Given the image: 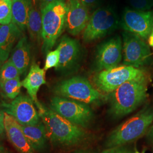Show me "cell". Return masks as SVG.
Returning a JSON list of instances; mask_svg holds the SVG:
<instances>
[{
  "label": "cell",
  "mask_w": 153,
  "mask_h": 153,
  "mask_svg": "<svg viewBox=\"0 0 153 153\" xmlns=\"http://www.w3.org/2000/svg\"><path fill=\"white\" fill-rule=\"evenodd\" d=\"M146 98V76L126 81L110 93V114L114 117L128 115L141 105Z\"/></svg>",
  "instance_id": "1"
},
{
  "label": "cell",
  "mask_w": 153,
  "mask_h": 153,
  "mask_svg": "<svg viewBox=\"0 0 153 153\" xmlns=\"http://www.w3.org/2000/svg\"><path fill=\"white\" fill-rule=\"evenodd\" d=\"M35 105L45 127L47 137L53 142L69 146L85 138L86 133L81 127L71 123L40 102Z\"/></svg>",
  "instance_id": "2"
},
{
  "label": "cell",
  "mask_w": 153,
  "mask_h": 153,
  "mask_svg": "<svg viewBox=\"0 0 153 153\" xmlns=\"http://www.w3.org/2000/svg\"><path fill=\"white\" fill-rule=\"evenodd\" d=\"M153 122V107L146 106L111 133L106 141V146H122L136 141L147 131Z\"/></svg>",
  "instance_id": "3"
},
{
  "label": "cell",
  "mask_w": 153,
  "mask_h": 153,
  "mask_svg": "<svg viewBox=\"0 0 153 153\" xmlns=\"http://www.w3.org/2000/svg\"><path fill=\"white\" fill-rule=\"evenodd\" d=\"M43 41L42 51L48 53L66 28L67 6L64 0H56L41 10Z\"/></svg>",
  "instance_id": "4"
},
{
  "label": "cell",
  "mask_w": 153,
  "mask_h": 153,
  "mask_svg": "<svg viewBox=\"0 0 153 153\" xmlns=\"http://www.w3.org/2000/svg\"><path fill=\"white\" fill-rule=\"evenodd\" d=\"M57 96L85 104L101 103L107 99L97 88L82 76H73L60 82L55 88Z\"/></svg>",
  "instance_id": "5"
},
{
  "label": "cell",
  "mask_w": 153,
  "mask_h": 153,
  "mask_svg": "<svg viewBox=\"0 0 153 153\" xmlns=\"http://www.w3.org/2000/svg\"><path fill=\"white\" fill-rule=\"evenodd\" d=\"M145 76V72L139 68L122 65L99 71L93 81L99 91L111 93L126 81Z\"/></svg>",
  "instance_id": "6"
},
{
  "label": "cell",
  "mask_w": 153,
  "mask_h": 153,
  "mask_svg": "<svg viewBox=\"0 0 153 153\" xmlns=\"http://www.w3.org/2000/svg\"><path fill=\"white\" fill-rule=\"evenodd\" d=\"M50 108L81 128H86L93 117V111L88 104L58 96L51 99Z\"/></svg>",
  "instance_id": "7"
},
{
  "label": "cell",
  "mask_w": 153,
  "mask_h": 153,
  "mask_svg": "<svg viewBox=\"0 0 153 153\" xmlns=\"http://www.w3.org/2000/svg\"><path fill=\"white\" fill-rule=\"evenodd\" d=\"M117 17L109 8H99L94 11L84 30L83 39L86 42H91L111 33L117 27Z\"/></svg>",
  "instance_id": "8"
},
{
  "label": "cell",
  "mask_w": 153,
  "mask_h": 153,
  "mask_svg": "<svg viewBox=\"0 0 153 153\" xmlns=\"http://www.w3.org/2000/svg\"><path fill=\"white\" fill-rule=\"evenodd\" d=\"M1 107L22 126H35L41 121L33 99L27 95H18L10 103L3 102Z\"/></svg>",
  "instance_id": "9"
},
{
  "label": "cell",
  "mask_w": 153,
  "mask_h": 153,
  "mask_svg": "<svg viewBox=\"0 0 153 153\" xmlns=\"http://www.w3.org/2000/svg\"><path fill=\"white\" fill-rule=\"evenodd\" d=\"M123 64L139 68L150 59L149 47L136 35L126 31L123 33Z\"/></svg>",
  "instance_id": "10"
},
{
  "label": "cell",
  "mask_w": 153,
  "mask_h": 153,
  "mask_svg": "<svg viewBox=\"0 0 153 153\" xmlns=\"http://www.w3.org/2000/svg\"><path fill=\"white\" fill-rule=\"evenodd\" d=\"M121 26L126 31L141 38H148L153 32V14L126 8L121 18Z\"/></svg>",
  "instance_id": "11"
},
{
  "label": "cell",
  "mask_w": 153,
  "mask_h": 153,
  "mask_svg": "<svg viewBox=\"0 0 153 153\" xmlns=\"http://www.w3.org/2000/svg\"><path fill=\"white\" fill-rule=\"evenodd\" d=\"M122 42L119 36L110 39L97 50L95 65L98 71L117 67L122 59Z\"/></svg>",
  "instance_id": "12"
},
{
  "label": "cell",
  "mask_w": 153,
  "mask_h": 153,
  "mask_svg": "<svg viewBox=\"0 0 153 153\" xmlns=\"http://www.w3.org/2000/svg\"><path fill=\"white\" fill-rule=\"evenodd\" d=\"M58 47L60 49V60L56 69L64 73L75 69L81 56V47L79 42L64 35L61 39Z\"/></svg>",
  "instance_id": "13"
},
{
  "label": "cell",
  "mask_w": 153,
  "mask_h": 153,
  "mask_svg": "<svg viewBox=\"0 0 153 153\" xmlns=\"http://www.w3.org/2000/svg\"><path fill=\"white\" fill-rule=\"evenodd\" d=\"M66 6V29L71 35L76 36L87 26L90 18L88 10L78 0H69Z\"/></svg>",
  "instance_id": "14"
},
{
  "label": "cell",
  "mask_w": 153,
  "mask_h": 153,
  "mask_svg": "<svg viewBox=\"0 0 153 153\" xmlns=\"http://www.w3.org/2000/svg\"><path fill=\"white\" fill-rule=\"evenodd\" d=\"M4 130L9 141L21 153H35L22 129V126L10 115L4 112Z\"/></svg>",
  "instance_id": "15"
},
{
  "label": "cell",
  "mask_w": 153,
  "mask_h": 153,
  "mask_svg": "<svg viewBox=\"0 0 153 153\" xmlns=\"http://www.w3.org/2000/svg\"><path fill=\"white\" fill-rule=\"evenodd\" d=\"M22 35V31L14 23L0 27V59L4 63L8 60L13 47Z\"/></svg>",
  "instance_id": "16"
},
{
  "label": "cell",
  "mask_w": 153,
  "mask_h": 153,
  "mask_svg": "<svg viewBox=\"0 0 153 153\" xmlns=\"http://www.w3.org/2000/svg\"><path fill=\"white\" fill-rule=\"evenodd\" d=\"M45 83V71L38 64L33 63L27 76L22 81V85L26 89L29 97L33 99L35 104L39 102L37 97L39 88Z\"/></svg>",
  "instance_id": "17"
},
{
  "label": "cell",
  "mask_w": 153,
  "mask_h": 153,
  "mask_svg": "<svg viewBox=\"0 0 153 153\" xmlns=\"http://www.w3.org/2000/svg\"><path fill=\"white\" fill-rule=\"evenodd\" d=\"M10 60L21 74L27 71L31 60L30 44L26 36L22 37L12 51Z\"/></svg>",
  "instance_id": "18"
},
{
  "label": "cell",
  "mask_w": 153,
  "mask_h": 153,
  "mask_svg": "<svg viewBox=\"0 0 153 153\" xmlns=\"http://www.w3.org/2000/svg\"><path fill=\"white\" fill-rule=\"evenodd\" d=\"M23 132L34 150L43 149L47 141V131L44 123L41 121L35 126H22Z\"/></svg>",
  "instance_id": "19"
},
{
  "label": "cell",
  "mask_w": 153,
  "mask_h": 153,
  "mask_svg": "<svg viewBox=\"0 0 153 153\" xmlns=\"http://www.w3.org/2000/svg\"><path fill=\"white\" fill-rule=\"evenodd\" d=\"M33 0L12 1V22L22 31L27 28L28 18Z\"/></svg>",
  "instance_id": "20"
},
{
  "label": "cell",
  "mask_w": 153,
  "mask_h": 153,
  "mask_svg": "<svg viewBox=\"0 0 153 153\" xmlns=\"http://www.w3.org/2000/svg\"><path fill=\"white\" fill-rule=\"evenodd\" d=\"M40 9H39L35 3L32 4L29 11L27 29L31 38L40 40L42 38V16Z\"/></svg>",
  "instance_id": "21"
},
{
  "label": "cell",
  "mask_w": 153,
  "mask_h": 153,
  "mask_svg": "<svg viewBox=\"0 0 153 153\" xmlns=\"http://www.w3.org/2000/svg\"><path fill=\"white\" fill-rule=\"evenodd\" d=\"M1 88L7 98L14 99L19 95L22 88V82L20 77L15 79L0 82Z\"/></svg>",
  "instance_id": "22"
},
{
  "label": "cell",
  "mask_w": 153,
  "mask_h": 153,
  "mask_svg": "<svg viewBox=\"0 0 153 153\" xmlns=\"http://www.w3.org/2000/svg\"><path fill=\"white\" fill-rule=\"evenodd\" d=\"M21 73L16 65L9 59L5 61L0 69V82L20 77Z\"/></svg>",
  "instance_id": "23"
},
{
  "label": "cell",
  "mask_w": 153,
  "mask_h": 153,
  "mask_svg": "<svg viewBox=\"0 0 153 153\" xmlns=\"http://www.w3.org/2000/svg\"><path fill=\"white\" fill-rule=\"evenodd\" d=\"M12 21V1L0 0V25H7Z\"/></svg>",
  "instance_id": "24"
},
{
  "label": "cell",
  "mask_w": 153,
  "mask_h": 153,
  "mask_svg": "<svg viewBox=\"0 0 153 153\" xmlns=\"http://www.w3.org/2000/svg\"><path fill=\"white\" fill-rule=\"evenodd\" d=\"M60 60V49L57 47L56 49L49 51L46 56V59L44 65V70L47 71L52 68H57Z\"/></svg>",
  "instance_id": "25"
},
{
  "label": "cell",
  "mask_w": 153,
  "mask_h": 153,
  "mask_svg": "<svg viewBox=\"0 0 153 153\" xmlns=\"http://www.w3.org/2000/svg\"><path fill=\"white\" fill-rule=\"evenodd\" d=\"M129 4L134 10L148 11L153 6V0H129Z\"/></svg>",
  "instance_id": "26"
},
{
  "label": "cell",
  "mask_w": 153,
  "mask_h": 153,
  "mask_svg": "<svg viewBox=\"0 0 153 153\" xmlns=\"http://www.w3.org/2000/svg\"><path fill=\"white\" fill-rule=\"evenodd\" d=\"M102 153H131L127 149L123 146H118L115 148H109Z\"/></svg>",
  "instance_id": "27"
},
{
  "label": "cell",
  "mask_w": 153,
  "mask_h": 153,
  "mask_svg": "<svg viewBox=\"0 0 153 153\" xmlns=\"http://www.w3.org/2000/svg\"><path fill=\"white\" fill-rule=\"evenodd\" d=\"M56 0H38L39 9L40 10L43 9L44 7L47 5H48L56 1Z\"/></svg>",
  "instance_id": "28"
},
{
  "label": "cell",
  "mask_w": 153,
  "mask_h": 153,
  "mask_svg": "<svg viewBox=\"0 0 153 153\" xmlns=\"http://www.w3.org/2000/svg\"><path fill=\"white\" fill-rule=\"evenodd\" d=\"M82 5L86 7H91L95 5L98 0H78Z\"/></svg>",
  "instance_id": "29"
},
{
  "label": "cell",
  "mask_w": 153,
  "mask_h": 153,
  "mask_svg": "<svg viewBox=\"0 0 153 153\" xmlns=\"http://www.w3.org/2000/svg\"><path fill=\"white\" fill-rule=\"evenodd\" d=\"M4 112L3 111V110L0 109V135L3 133L4 131Z\"/></svg>",
  "instance_id": "30"
},
{
  "label": "cell",
  "mask_w": 153,
  "mask_h": 153,
  "mask_svg": "<svg viewBox=\"0 0 153 153\" xmlns=\"http://www.w3.org/2000/svg\"><path fill=\"white\" fill-rule=\"evenodd\" d=\"M149 43L150 46L153 47V32L152 34L150 35L149 39Z\"/></svg>",
  "instance_id": "31"
},
{
  "label": "cell",
  "mask_w": 153,
  "mask_h": 153,
  "mask_svg": "<svg viewBox=\"0 0 153 153\" xmlns=\"http://www.w3.org/2000/svg\"><path fill=\"white\" fill-rule=\"evenodd\" d=\"M0 153H7L5 148L2 146H0Z\"/></svg>",
  "instance_id": "32"
},
{
  "label": "cell",
  "mask_w": 153,
  "mask_h": 153,
  "mask_svg": "<svg viewBox=\"0 0 153 153\" xmlns=\"http://www.w3.org/2000/svg\"><path fill=\"white\" fill-rule=\"evenodd\" d=\"M150 136L152 137L153 140V126L152 127V129L150 131Z\"/></svg>",
  "instance_id": "33"
},
{
  "label": "cell",
  "mask_w": 153,
  "mask_h": 153,
  "mask_svg": "<svg viewBox=\"0 0 153 153\" xmlns=\"http://www.w3.org/2000/svg\"><path fill=\"white\" fill-rule=\"evenodd\" d=\"M2 62H1V59H0V69H1V66H2Z\"/></svg>",
  "instance_id": "34"
},
{
  "label": "cell",
  "mask_w": 153,
  "mask_h": 153,
  "mask_svg": "<svg viewBox=\"0 0 153 153\" xmlns=\"http://www.w3.org/2000/svg\"><path fill=\"white\" fill-rule=\"evenodd\" d=\"M144 153V152H143V153H139V152H136V153Z\"/></svg>",
  "instance_id": "35"
},
{
  "label": "cell",
  "mask_w": 153,
  "mask_h": 153,
  "mask_svg": "<svg viewBox=\"0 0 153 153\" xmlns=\"http://www.w3.org/2000/svg\"><path fill=\"white\" fill-rule=\"evenodd\" d=\"M0 88H1V85H0Z\"/></svg>",
  "instance_id": "36"
},
{
  "label": "cell",
  "mask_w": 153,
  "mask_h": 153,
  "mask_svg": "<svg viewBox=\"0 0 153 153\" xmlns=\"http://www.w3.org/2000/svg\"><path fill=\"white\" fill-rule=\"evenodd\" d=\"M0 27H1V26H0Z\"/></svg>",
  "instance_id": "37"
},
{
  "label": "cell",
  "mask_w": 153,
  "mask_h": 153,
  "mask_svg": "<svg viewBox=\"0 0 153 153\" xmlns=\"http://www.w3.org/2000/svg\"><path fill=\"white\" fill-rule=\"evenodd\" d=\"M11 1H13V0H11Z\"/></svg>",
  "instance_id": "38"
}]
</instances>
